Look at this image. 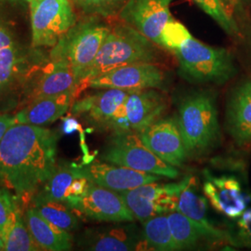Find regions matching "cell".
<instances>
[{
  "label": "cell",
  "instance_id": "cell-24",
  "mask_svg": "<svg viewBox=\"0 0 251 251\" xmlns=\"http://www.w3.org/2000/svg\"><path fill=\"white\" fill-rule=\"evenodd\" d=\"M142 234L147 248L159 251H178L171 233L168 214L149 218L142 222Z\"/></svg>",
  "mask_w": 251,
  "mask_h": 251
},
{
  "label": "cell",
  "instance_id": "cell-18",
  "mask_svg": "<svg viewBox=\"0 0 251 251\" xmlns=\"http://www.w3.org/2000/svg\"><path fill=\"white\" fill-rule=\"evenodd\" d=\"M120 224L122 223L86 232L81 246L94 251H130L143 246L147 248L143 234L138 232L134 225Z\"/></svg>",
  "mask_w": 251,
  "mask_h": 251
},
{
  "label": "cell",
  "instance_id": "cell-25",
  "mask_svg": "<svg viewBox=\"0 0 251 251\" xmlns=\"http://www.w3.org/2000/svg\"><path fill=\"white\" fill-rule=\"evenodd\" d=\"M176 210L201 225L215 226L207 218V198L198 193L197 181L192 176L180 193Z\"/></svg>",
  "mask_w": 251,
  "mask_h": 251
},
{
  "label": "cell",
  "instance_id": "cell-3",
  "mask_svg": "<svg viewBox=\"0 0 251 251\" xmlns=\"http://www.w3.org/2000/svg\"><path fill=\"white\" fill-rule=\"evenodd\" d=\"M155 44L128 25H117L108 34L94 62L81 82L79 90L104 73L136 63H156L159 55Z\"/></svg>",
  "mask_w": 251,
  "mask_h": 251
},
{
  "label": "cell",
  "instance_id": "cell-35",
  "mask_svg": "<svg viewBox=\"0 0 251 251\" xmlns=\"http://www.w3.org/2000/svg\"><path fill=\"white\" fill-rule=\"evenodd\" d=\"M78 127L79 125L75 118H67L64 120L63 129L65 134H72Z\"/></svg>",
  "mask_w": 251,
  "mask_h": 251
},
{
  "label": "cell",
  "instance_id": "cell-20",
  "mask_svg": "<svg viewBox=\"0 0 251 251\" xmlns=\"http://www.w3.org/2000/svg\"><path fill=\"white\" fill-rule=\"evenodd\" d=\"M76 94L66 92L63 94L33 100L29 105L15 116L19 124L44 126L53 123L72 106Z\"/></svg>",
  "mask_w": 251,
  "mask_h": 251
},
{
  "label": "cell",
  "instance_id": "cell-23",
  "mask_svg": "<svg viewBox=\"0 0 251 251\" xmlns=\"http://www.w3.org/2000/svg\"><path fill=\"white\" fill-rule=\"evenodd\" d=\"M33 208L48 222L63 231L70 233L78 227L77 216L65 202L34 198Z\"/></svg>",
  "mask_w": 251,
  "mask_h": 251
},
{
  "label": "cell",
  "instance_id": "cell-27",
  "mask_svg": "<svg viewBox=\"0 0 251 251\" xmlns=\"http://www.w3.org/2000/svg\"><path fill=\"white\" fill-rule=\"evenodd\" d=\"M6 251H42L27 228L25 218L18 208L10 218L4 237Z\"/></svg>",
  "mask_w": 251,
  "mask_h": 251
},
{
  "label": "cell",
  "instance_id": "cell-15",
  "mask_svg": "<svg viewBox=\"0 0 251 251\" xmlns=\"http://www.w3.org/2000/svg\"><path fill=\"white\" fill-rule=\"evenodd\" d=\"M80 169L83 174L92 182L116 192L131 190L144 184L159 181L164 178L159 175L135 171L107 162H90L80 166Z\"/></svg>",
  "mask_w": 251,
  "mask_h": 251
},
{
  "label": "cell",
  "instance_id": "cell-12",
  "mask_svg": "<svg viewBox=\"0 0 251 251\" xmlns=\"http://www.w3.org/2000/svg\"><path fill=\"white\" fill-rule=\"evenodd\" d=\"M137 134L148 149L173 167H182L188 157L176 117H163Z\"/></svg>",
  "mask_w": 251,
  "mask_h": 251
},
{
  "label": "cell",
  "instance_id": "cell-36",
  "mask_svg": "<svg viewBox=\"0 0 251 251\" xmlns=\"http://www.w3.org/2000/svg\"><path fill=\"white\" fill-rule=\"evenodd\" d=\"M12 45V40L9 34L0 27V50Z\"/></svg>",
  "mask_w": 251,
  "mask_h": 251
},
{
  "label": "cell",
  "instance_id": "cell-7",
  "mask_svg": "<svg viewBox=\"0 0 251 251\" xmlns=\"http://www.w3.org/2000/svg\"><path fill=\"white\" fill-rule=\"evenodd\" d=\"M29 3L34 47H54L75 25L70 0H32Z\"/></svg>",
  "mask_w": 251,
  "mask_h": 251
},
{
  "label": "cell",
  "instance_id": "cell-17",
  "mask_svg": "<svg viewBox=\"0 0 251 251\" xmlns=\"http://www.w3.org/2000/svg\"><path fill=\"white\" fill-rule=\"evenodd\" d=\"M159 90L146 89L129 92L124 107L130 131L139 133L165 116L169 100Z\"/></svg>",
  "mask_w": 251,
  "mask_h": 251
},
{
  "label": "cell",
  "instance_id": "cell-31",
  "mask_svg": "<svg viewBox=\"0 0 251 251\" xmlns=\"http://www.w3.org/2000/svg\"><path fill=\"white\" fill-rule=\"evenodd\" d=\"M17 52L13 46L0 50V83L6 88L11 83L17 66Z\"/></svg>",
  "mask_w": 251,
  "mask_h": 251
},
{
  "label": "cell",
  "instance_id": "cell-16",
  "mask_svg": "<svg viewBox=\"0 0 251 251\" xmlns=\"http://www.w3.org/2000/svg\"><path fill=\"white\" fill-rule=\"evenodd\" d=\"M168 219L178 251L195 249L205 244L213 243H226L236 247L233 235L216 226L207 227L201 225L177 210L169 213Z\"/></svg>",
  "mask_w": 251,
  "mask_h": 251
},
{
  "label": "cell",
  "instance_id": "cell-32",
  "mask_svg": "<svg viewBox=\"0 0 251 251\" xmlns=\"http://www.w3.org/2000/svg\"><path fill=\"white\" fill-rule=\"evenodd\" d=\"M17 209L15 202L9 191L0 189V234L5 237L10 218Z\"/></svg>",
  "mask_w": 251,
  "mask_h": 251
},
{
  "label": "cell",
  "instance_id": "cell-33",
  "mask_svg": "<svg viewBox=\"0 0 251 251\" xmlns=\"http://www.w3.org/2000/svg\"><path fill=\"white\" fill-rule=\"evenodd\" d=\"M233 237L236 247L251 248V209H247L237 219V233Z\"/></svg>",
  "mask_w": 251,
  "mask_h": 251
},
{
  "label": "cell",
  "instance_id": "cell-5",
  "mask_svg": "<svg viewBox=\"0 0 251 251\" xmlns=\"http://www.w3.org/2000/svg\"><path fill=\"white\" fill-rule=\"evenodd\" d=\"M110 31L106 25L90 20L74 25L54 46L51 61L69 64L77 81L78 90Z\"/></svg>",
  "mask_w": 251,
  "mask_h": 251
},
{
  "label": "cell",
  "instance_id": "cell-38",
  "mask_svg": "<svg viewBox=\"0 0 251 251\" xmlns=\"http://www.w3.org/2000/svg\"><path fill=\"white\" fill-rule=\"evenodd\" d=\"M222 1H223V3L225 4V7H228V6L232 5L233 2H234V0H222Z\"/></svg>",
  "mask_w": 251,
  "mask_h": 251
},
{
  "label": "cell",
  "instance_id": "cell-39",
  "mask_svg": "<svg viewBox=\"0 0 251 251\" xmlns=\"http://www.w3.org/2000/svg\"><path fill=\"white\" fill-rule=\"evenodd\" d=\"M3 90H4V88H3V86H2V85H1V83H0V93H1V91Z\"/></svg>",
  "mask_w": 251,
  "mask_h": 251
},
{
  "label": "cell",
  "instance_id": "cell-37",
  "mask_svg": "<svg viewBox=\"0 0 251 251\" xmlns=\"http://www.w3.org/2000/svg\"><path fill=\"white\" fill-rule=\"evenodd\" d=\"M4 249H5V242L2 235L0 234V251H4Z\"/></svg>",
  "mask_w": 251,
  "mask_h": 251
},
{
  "label": "cell",
  "instance_id": "cell-10",
  "mask_svg": "<svg viewBox=\"0 0 251 251\" xmlns=\"http://www.w3.org/2000/svg\"><path fill=\"white\" fill-rule=\"evenodd\" d=\"M69 206L91 220L105 223H131L135 218L126 205L120 194L116 191L90 182L86 193Z\"/></svg>",
  "mask_w": 251,
  "mask_h": 251
},
{
  "label": "cell",
  "instance_id": "cell-29",
  "mask_svg": "<svg viewBox=\"0 0 251 251\" xmlns=\"http://www.w3.org/2000/svg\"><path fill=\"white\" fill-rule=\"evenodd\" d=\"M85 13L103 17L119 14L127 0H73Z\"/></svg>",
  "mask_w": 251,
  "mask_h": 251
},
{
  "label": "cell",
  "instance_id": "cell-14",
  "mask_svg": "<svg viewBox=\"0 0 251 251\" xmlns=\"http://www.w3.org/2000/svg\"><path fill=\"white\" fill-rule=\"evenodd\" d=\"M129 92L118 89L100 90L75 101L72 104V114L83 118L94 128L108 130Z\"/></svg>",
  "mask_w": 251,
  "mask_h": 251
},
{
  "label": "cell",
  "instance_id": "cell-22",
  "mask_svg": "<svg viewBox=\"0 0 251 251\" xmlns=\"http://www.w3.org/2000/svg\"><path fill=\"white\" fill-rule=\"evenodd\" d=\"M66 92L78 93V84L68 63L51 61L33 91V100Z\"/></svg>",
  "mask_w": 251,
  "mask_h": 251
},
{
  "label": "cell",
  "instance_id": "cell-28",
  "mask_svg": "<svg viewBox=\"0 0 251 251\" xmlns=\"http://www.w3.org/2000/svg\"><path fill=\"white\" fill-rule=\"evenodd\" d=\"M200 9L213 19L230 36H238L239 28L235 21L229 14L222 0H193Z\"/></svg>",
  "mask_w": 251,
  "mask_h": 251
},
{
  "label": "cell",
  "instance_id": "cell-9",
  "mask_svg": "<svg viewBox=\"0 0 251 251\" xmlns=\"http://www.w3.org/2000/svg\"><path fill=\"white\" fill-rule=\"evenodd\" d=\"M86 88L95 90H134L166 88V73L156 63H136L104 73L88 82Z\"/></svg>",
  "mask_w": 251,
  "mask_h": 251
},
{
  "label": "cell",
  "instance_id": "cell-4",
  "mask_svg": "<svg viewBox=\"0 0 251 251\" xmlns=\"http://www.w3.org/2000/svg\"><path fill=\"white\" fill-rule=\"evenodd\" d=\"M181 75L196 83L225 84L236 73L233 55L224 48H214L189 36L173 51Z\"/></svg>",
  "mask_w": 251,
  "mask_h": 251
},
{
  "label": "cell",
  "instance_id": "cell-30",
  "mask_svg": "<svg viewBox=\"0 0 251 251\" xmlns=\"http://www.w3.org/2000/svg\"><path fill=\"white\" fill-rule=\"evenodd\" d=\"M189 36H191V34L187 28L172 19L162 31L160 46L173 52Z\"/></svg>",
  "mask_w": 251,
  "mask_h": 251
},
{
  "label": "cell",
  "instance_id": "cell-21",
  "mask_svg": "<svg viewBox=\"0 0 251 251\" xmlns=\"http://www.w3.org/2000/svg\"><path fill=\"white\" fill-rule=\"evenodd\" d=\"M24 218L29 232L42 251H65L72 249L70 233L48 222L35 208H28Z\"/></svg>",
  "mask_w": 251,
  "mask_h": 251
},
{
  "label": "cell",
  "instance_id": "cell-2",
  "mask_svg": "<svg viewBox=\"0 0 251 251\" xmlns=\"http://www.w3.org/2000/svg\"><path fill=\"white\" fill-rule=\"evenodd\" d=\"M177 121L188 157L204 155L220 144L218 109L210 91L192 92L180 100Z\"/></svg>",
  "mask_w": 251,
  "mask_h": 251
},
{
  "label": "cell",
  "instance_id": "cell-19",
  "mask_svg": "<svg viewBox=\"0 0 251 251\" xmlns=\"http://www.w3.org/2000/svg\"><path fill=\"white\" fill-rule=\"evenodd\" d=\"M226 129L235 144H251V77L233 89L226 104Z\"/></svg>",
  "mask_w": 251,
  "mask_h": 251
},
{
  "label": "cell",
  "instance_id": "cell-34",
  "mask_svg": "<svg viewBox=\"0 0 251 251\" xmlns=\"http://www.w3.org/2000/svg\"><path fill=\"white\" fill-rule=\"evenodd\" d=\"M17 124L15 117L0 114V142L10 126Z\"/></svg>",
  "mask_w": 251,
  "mask_h": 251
},
{
  "label": "cell",
  "instance_id": "cell-13",
  "mask_svg": "<svg viewBox=\"0 0 251 251\" xmlns=\"http://www.w3.org/2000/svg\"><path fill=\"white\" fill-rule=\"evenodd\" d=\"M203 193L211 206L227 218L239 219L249 206V197L233 176H214L204 171Z\"/></svg>",
  "mask_w": 251,
  "mask_h": 251
},
{
  "label": "cell",
  "instance_id": "cell-11",
  "mask_svg": "<svg viewBox=\"0 0 251 251\" xmlns=\"http://www.w3.org/2000/svg\"><path fill=\"white\" fill-rule=\"evenodd\" d=\"M172 0H127L119 12V17L138 30L155 45L160 46L165 25L172 20Z\"/></svg>",
  "mask_w": 251,
  "mask_h": 251
},
{
  "label": "cell",
  "instance_id": "cell-40",
  "mask_svg": "<svg viewBox=\"0 0 251 251\" xmlns=\"http://www.w3.org/2000/svg\"><path fill=\"white\" fill-rule=\"evenodd\" d=\"M27 1H28V2H30V1H32V0H27Z\"/></svg>",
  "mask_w": 251,
  "mask_h": 251
},
{
  "label": "cell",
  "instance_id": "cell-8",
  "mask_svg": "<svg viewBox=\"0 0 251 251\" xmlns=\"http://www.w3.org/2000/svg\"><path fill=\"white\" fill-rule=\"evenodd\" d=\"M191 176L178 182L159 183L154 181L127 191L118 192L126 205L141 223L154 216L167 215L176 210L181 191Z\"/></svg>",
  "mask_w": 251,
  "mask_h": 251
},
{
  "label": "cell",
  "instance_id": "cell-6",
  "mask_svg": "<svg viewBox=\"0 0 251 251\" xmlns=\"http://www.w3.org/2000/svg\"><path fill=\"white\" fill-rule=\"evenodd\" d=\"M100 159L135 171L177 179L179 171L176 167L163 161L144 145L134 131L112 133Z\"/></svg>",
  "mask_w": 251,
  "mask_h": 251
},
{
  "label": "cell",
  "instance_id": "cell-26",
  "mask_svg": "<svg viewBox=\"0 0 251 251\" xmlns=\"http://www.w3.org/2000/svg\"><path fill=\"white\" fill-rule=\"evenodd\" d=\"M82 174L80 167L58 166L51 178L35 198L66 202L74 180Z\"/></svg>",
  "mask_w": 251,
  "mask_h": 251
},
{
  "label": "cell",
  "instance_id": "cell-1",
  "mask_svg": "<svg viewBox=\"0 0 251 251\" xmlns=\"http://www.w3.org/2000/svg\"><path fill=\"white\" fill-rule=\"evenodd\" d=\"M58 139L42 126H10L0 142V182L21 198L35 194L58 168Z\"/></svg>",
  "mask_w": 251,
  "mask_h": 251
}]
</instances>
